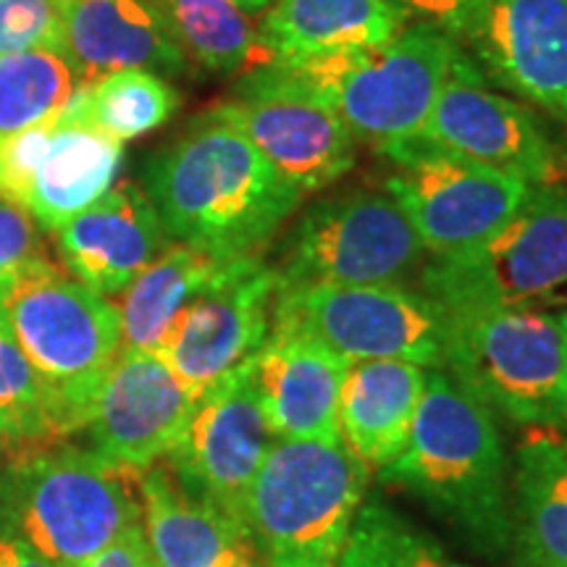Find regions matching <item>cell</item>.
Segmentation results:
<instances>
[{"label": "cell", "mask_w": 567, "mask_h": 567, "mask_svg": "<svg viewBox=\"0 0 567 567\" xmlns=\"http://www.w3.org/2000/svg\"><path fill=\"white\" fill-rule=\"evenodd\" d=\"M145 187L166 237L224 258L258 255L305 197L216 109L147 161Z\"/></svg>", "instance_id": "cell-1"}, {"label": "cell", "mask_w": 567, "mask_h": 567, "mask_svg": "<svg viewBox=\"0 0 567 567\" xmlns=\"http://www.w3.org/2000/svg\"><path fill=\"white\" fill-rule=\"evenodd\" d=\"M381 484L413 494L473 551L513 547L509 460L496 415L450 371H429L405 450L379 467Z\"/></svg>", "instance_id": "cell-2"}, {"label": "cell", "mask_w": 567, "mask_h": 567, "mask_svg": "<svg viewBox=\"0 0 567 567\" xmlns=\"http://www.w3.org/2000/svg\"><path fill=\"white\" fill-rule=\"evenodd\" d=\"M140 476L69 442L19 452L0 478V530L51 567H82L142 523Z\"/></svg>", "instance_id": "cell-3"}, {"label": "cell", "mask_w": 567, "mask_h": 567, "mask_svg": "<svg viewBox=\"0 0 567 567\" xmlns=\"http://www.w3.org/2000/svg\"><path fill=\"white\" fill-rule=\"evenodd\" d=\"M371 467L339 442L276 439L245 505L264 567H339Z\"/></svg>", "instance_id": "cell-4"}, {"label": "cell", "mask_w": 567, "mask_h": 567, "mask_svg": "<svg viewBox=\"0 0 567 567\" xmlns=\"http://www.w3.org/2000/svg\"><path fill=\"white\" fill-rule=\"evenodd\" d=\"M0 310L51 389L66 434H80L124 347L118 305L42 255L0 279Z\"/></svg>", "instance_id": "cell-5"}, {"label": "cell", "mask_w": 567, "mask_h": 567, "mask_svg": "<svg viewBox=\"0 0 567 567\" xmlns=\"http://www.w3.org/2000/svg\"><path fill=\"white\" fill-rule=\"evenodd\" d=\"M494 415L567 434L563 313L505 305L450 313L446 368Z\"/></svg>", "instance_id": "cell-6"}, {"label": "cell", "mask_w": 567, "mask_h": 567, "mask_svg": "<svg viewBox=\"0 0 567 567\" xmlns=\"http://www.w3.org/2000/svg\"><path fill=\"white\" fill-rule=\"evenodd\" d=\"M457 53L450 32L413 21L365 51L281 66L321 92L352 137L384 151L423 130Z\"/></svg>", "instance_id": "cell-7"}, {"label": "cell", "mask_w": 567, "mask_h": 567, "mask_svg": "<svg viewBox=\"0 0 567 567\" xmlns=\"http://www.w3.org/2000/svg\"><path fill=\"white\" fill-rule=\"evenodd\" d=\"M274 323L316 337L347 360H405L429 371L446 368L450 313L400 284L279 287Z\"/></svg>", "instance_id": "cell-8"}, {"label": "cell", "mask_w": 567, "mask_h": 567, "mask_svg": "<svg viewBox=\"0 0 567 567\" xmlns=\"http://www.w3.org/2000/svg\"><path fill=\"white\" fill-rule=\"evenodd\" d=\"M392 161L386 193L434 258L476 250L528 200L534 184L410 137L381 151Z\"/></svg>", "instance_id": "cell-9"}, {"label": "cell", "mask_w": 567, "mask_h": 567, "mask_svg": "<svg viewBox=\"0 0 567 567\" xmlns=\"http://www.w3.org/2000/svg\"><path fill=\"white\" fill-rule=\"evenodd\" d=\"M423 295L446 313L528 305L567 284V189L534 184L509 221L455 258L425 264Z\"/></svg>", "instance_id": "cell-10"}, {"label": "cell", "mask_w": 567, "mask_h": 567, "mask_svg": "<svg viewBox=\"0 0 567 567\" xmlns=\"http://www.w3.org/2000/svg\"><path fill=\"white\" fill-rule=\"evenodd\" d=\"M423 243L389 193H354L302 213L274 266L279 287L400 284L421 266Z\"/></svg>", "instance_id": "cell-11"}, {"label": "cell", "mask_w": 567, "mask_h": 567, "mask_svg": "<svg viewBox=\"0 0 567 567\" xmlns=\"http://www.w3.org/2000/svg\"><path fill=\"white\" fill-rule=\"evenodd\" d=\"M216 111L297 193H318L354 166V137L339 113L281 63L247 71Z\"/></svg>", "instance_id": "cell-12"}, {"label": "cell", "mask_w": 567, "mask_h": 567, "mask_svg": "<svg viewBox=\"0 0 567 567\" xmlns=\"http://www.w3.org/2000/svg\"><path fill=\"white\" fill-rule=\"evenodd\" d=\"M122 142L66 113L0 137V195L48 231L95 205L116 182Z\"/></svg>", "instance_id": "cell-13"}, {"label": "cell", "mask_w": 567, "mask_h": 567, "mask_svg": "<svg viewBox=\"0 0 567 567\" xmlns=\"http://www.w3.org/2000/svg\"><path fill=\"white\" fill-rule=\"evenodd\" d=\"M274 442L245 363L197 396L166 463L189 494L245 528L247 494Z\"/></svg>", "instance_id": "cell-14"}, {"label": "cell", "mask_w": 567, "mask_h": 567, "mask_svg": "<svg viewBox=\"0 0 567 567\" xmlns=\"http://www.w3.org/2000/svg\"><path fill=\"white\" fill-rule=\"evenodd\" d=\"M279 279L258 255L239 258L176 316L158 354L193 392L245 365L271 334Z\"/></svg>", "instance_id": "cell-15"}, {"label": "cell", "mask_w": 567, "mask_h": 567, "mask_svg": "<svg viewBox=\"0 0 567 567\" xmlns=\"http://www.w3.org/2000/svg\"><path fill=\"white\" fill-rule=\"evenodd\" d=\"M417 140L463 158L486 163L530 184H557L555 147L526 105L488 90L460 48Z\"/></svg>", "instance_id": "cell-16"}, {"label": "cell", "mask_w": 567, "mask_h": 567, "mask_svg": "<svg viewBox=\"0 0 567 567\" xmlns=\"http://www.w3.org/2000/svg\"><path fill=\"white\" fill-rule=\"evenodd\" d=\"M455 40L499 87L567 118V0H473Z\"/></svg>", "instance_id": "cell-17"}, {"label": "cell", "mask_w": 567, "mask_h": 567, "mask_svg": "<svg viewBox=\"0 0 567 567\" xmlns=\"http://www.w3.org/2000/svg\"><path fill=\"white\" fill-rule=\"evenodd\" d=\"M197 394L155 352L122 347L105 373L87 423L90 450L145 473L179 442Z\"/></svg>", "instance_id": "cell-18"}, {"label": "cell", "mask_w": 567, "mask_h": 567, "mask_svg": "<svg viewBox=\"0 0 567 567\" xmlns=\"http://www.w3.org/2000/svg\"><path fill=\"white\" fill-rule=\"evenodd\" d=\"M350 360L316 337L271 323L247 360V379L268 431L281 442H339V405Z\"/></svg>", "instance_id": "cell-19"}, {"label": "cell", "mask_w": 567, "mask_h": 567, "mask_svg": "<svg viewBox=\"0 0 567 567\" xmlns=\"http://www.w3.org/2000/svg\"><path fill=\"white\" fill-rule=\"evenodd\" d=\"M53 234L63 268L105 297L122 295L158 258L166 239L151 197L130 182L111 187Z\"/></svg>", "instance_id": "cell-20"}, {"label": "cell", "mask_w": 567, "mask_h": 567, "mask_svg": "<svg viewBox=\"0 0 567 567\" xmlns=\"http://www.w3.org/2000/svg\"><path fill=\"white\" fill-rule=\"evenodd\" d=\"M61 53L82 87L113 71L179 74L187 66L155 0H63Z\"/></svg>", "instance_id": "cell-21"}, {"label": "cell", "mask_w": 567, "mask_h": 567, "mask_svg": "<svg viewBox=\"0 0 567 567\" xmlns=\"http://www.w3.org/2000/svg\"><path fill=\"white\" fill-rule=\"evenodd\" d=\"M142 534L155 567H252L250 536L208 502L184 488L168 465L140 476Z\"/></svg>", "instance_id": "cell-22"}, {"label": "cell", "mask_w": 567, "mask_h": 567, "mask_svg": "<svg viewBox=\"0 0 567 567\" xmlns=\"http://www.w3.org/2000/svg\"><path fill=\"white\" fill-rule=\"evenodd\" d=\"M515 567H567V434L528 429L513 457Z\"/></svg>", "instance_id": "cell-23"}, {"label": "cell", "mask_w": 567, "mask_h": 567, "mask_svg": "<svg viewBox=\"0 0 567 567\" xmlns=\"http://www.w3.org/2000/svg\"><path fill=\"white\" fill-rule=\"evenodd\" d=\"M429 368L405 360H350L339 405L342 442L368 467H384L405 450Z\"/></svg>", "instance_id": "cell-24"}, {"label": "cell", "mask_w": 567, "mask_h": 567, "mask_svg": "<svg viewBox=\"0 0 567 567\" xmlns=\"http://www.w3.org/2000/svg\"><path fill=\"white\" fill-rule=\"evenodd\" d=\"M402 17L386 0H274L258 27L274 63H305L392 40Z\"/></svg>", "instance_id": "cell-25"}, {"label": "cell", "mask_w": 567, "mask_h": 567, "mask_svg": "<svg viewBox=\"0 0 567 567\" xmlns=\"http://www.w3.org/2000/svg\"><path fill=\"white\" fill-rule=\"evenodd\" d=\"M247 258V255H245ZM239 258L197 250L193 245L176 243L163 250L151 266L124 289L122 337L130 350H158L161 339L172 329L176 316L213 287Z\"/></svg>", "instance_id": "cell-26"}, {"label": "cell", "mask_w": 567, "mask_h": 567, "mask_svg": "<svg viewBox=\"0 0 567 567\" xmlns=\"http://www.w3.org/2000/svg\"><path fill=\"white\" fill-rule=\"evenodd\" d=\"M184 55L218 74H247L274 63L258 27L231 0H155Z\"/></svg>", "instance_id": "cell-27"}, {"label": "cell", "mask_w": 567, "mask_h": 567, "mask_svg": "<svg viewBox=\"0 0 567 567\" xmlns=\"http://www.w3.org/2000/svg\"><path fill=\"white\" fill-rule=\"evenodd\" d=\"M179 92L151 69H124L80 87L69 111L116 142L158 130L179 109Z\"/></svg>", "instance_id": "cell-28"}, {"label": "cell", "mask_w": 567, "mask_h": 567, "mask_svg": "<svg viewBox=\"0 0 567 567\" xmlns=\"http://www.w3.org/2000/svg\"><path fill=\"white\" fill-rule=\"evenodd\" d=\"M0 431L11 457L34 446L59 444L69 439L51 389L27 360L3 310H0Z\"/></svg>", "instance_id": "cell-29"}, {"label": "cell", "mask_w": 567, "mask_h": 567, "mask_svg": "<svg viewBox=\"0 0 567 567\" xmlns=\"http://www.w3.org/2000/svg\"><path fill=\"white\" fill-rule=\"evenodd\" d=\"M74 69L59 51H27L0 59V137L53 122L80 92Z\"/></svg>", "instance_id": "cell-30"}, {"label": "cell", "mask_w": 567, "mask_h": 567, "mask_svg": "<svg viewBox=\"0 0 567 567\" xmlns=\"http://www.w3.org/2000/svg\"><path fill=\"white\" fill-rule=\"evenodd\" d=\"M339 567H473L452 557L400 509L368 496L354 517Z\"/></svg>", "instance_id": "cell-31"}, {"label": "cell", "mask_w": 567, "mask_h": 567, "mask_svg": "<svg viewBox=\"0 0 567 567\" xmlns=\"http://www.w3.org/2000/svg\"><path fill=\"white\" fill-rule=\"evenodd\" d=\"M63 45V0H0V59Z\"/></svg>", "instance_id": "cell-32"}, {"label": "cell", "mask_w": 567, "mask_h": 567, "mask_svg": "<svg viewBox=\"0 0 567 567\" xmlns=\"http://www.w3.org/2000/svg\"><path fill=\"white\" fill-rule=\"evenodd\" d=\"M38 229L30 213L0 195V279L45 255Z\"/></svg>", "instance_id": "cell-33"}, {"label": "cell", "mask_w": 567, "mask_h": 567, "mask_svg": "<svg viewBox=\"0 0 567 567\" xmlns=\"http://www.w3.org/2000/svg\"><path fill=\"white\" fill-rule=\"evenodd\" d=\"M386 3L402 19H415L417 24H434L455 38L473 0H386Z\"/></svg>", "instance_id": "cell-34"}, {"label": "cell", "mask_w": 567, "mask_h": 567, "mask_svg": "<svg viewBox=\"0 0 567 567\" xmlns=\"http://www.w3.org/2000/svg\"><path fill=\"white\" fill-rule=\"evenodd\" d=\"M82 567H155L145 534H142V523L118 536L111 547H105L101 555L92 557Z\"/></svg>", "instance_id": "cell-35"}, {"label": "cell", "mask_w": 567, "mask_h": 567, "mask_svg": "<svg viewBox=\"0 0 567 567\" xmlns=\"http://www.w3.org/2000/svg\"><path fill=\"white\" fill-rule=\"evenodd\" d=\"M0 567H51L17 536L0 530Z\"/></svg>", "instance_id": "cell-36"}, {"label": "cell", "mask_w": 567, "mask_h": 567, "mask_svg": "<svg viewBox=\"0 0 567 567\" xmlns=\"http://www.w3.org/2000/svg\"><path fill=\"white\" fill-rule=\"evenodd\" d=\"M231 3H237L245 13H260L266 11L274 0H231Z\"/></svg>", "instance_id": "cell-37"}, {"label": "cell", "mask_w": 567, "mask_h": 567, "mask_svg": "<svg viewBox=\"0 0 567 567\" xmlns=\"http://www.w3.org/2000/svg\"><path fill=\"white\" fill-rule=\"evenodd\" d=\"M6 452V436H3V431H0V455H3Z\"/></svg>", "instance_id": "cell-38"}, {"label": "cell", "mask_w": 567, "mask_h": 567, "mask_svg": "<svg viewBox=\"0 0 567 567\" xmlns=\"http://www.w3.org/2000/svg\"><path fill=\"white\" fill-rule=\"evenodd\" d=\"M563 158H565V163H567V137H565V147H563Z\"/></svg>", "instance_id": "cell-39"}, {"label": "cell", "mask_w": 567, "mask_h": 567, "mask_svg": "<svg viewBox=\"0 0 567 567\" xmlns=\"http://www.w3.org/2000/svg\"><path fill=\"white\" fill-rule=\"evenodd\" d=\"M563 321H565V329H567V313H563Z\"/></svg>", "instance_id": "cell-40"}, {"label": "cell", "mask_w": 567, "mask_h": 567, "mask_svg": "<svg viewBox=\"0 0 567 567\" xmlns=\"http://www.w3.org/2000/svg\"><path fill=\"white\" fill-rule=\"evenodd\" d=\"M252 567H264V565H258V563H255V565H252Z\"/></svg>", "instance_id": "cell-41"}]
</instances>
